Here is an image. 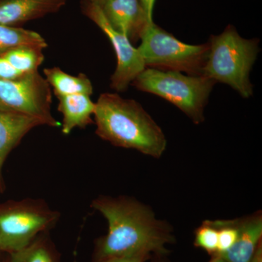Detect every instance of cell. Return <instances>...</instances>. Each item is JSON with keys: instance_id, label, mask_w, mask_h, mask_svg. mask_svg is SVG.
<instances>
[{"instance_id": "6da1fadb", "label": "cell", "mask_w": 262, "mask_h": 262, "mask_svg": "<svg viewBox=\"0 0 262 262\" xmlns=\"http://www.w3.org/2000/svg\"><path fill=\"white\" fill-rule=\"evenodd\" d=\"M91 207L108 223L107 234L96 241L93 262L136 254L166 256L167 246L175 241L171 227L135 199L101 195L95 198Z\"/></svg>"}, {"instance_id": "7a4b0ae2", "label": "cell", "mask_w": 262, "mask_h": 262, "mask_svg": "<svg viewBox=\"0 0 262 262\" xmlns=\"http://www.w3.org/2000/svg\"><path fill=\"white\" fill-rule=\"evenodd\" d=\"M94 117L96 134L114 146L155 158H160L166 149L163 130L135 100L104 93L96 103Z\"/></svg>"}, {"instance_id": "3957f363", "label": "cell", "mask_w": 262, "mask_h": 262, "mask_svg": "<svg viewBox=\"0 0 262 262\" xmlns=\"http://www.w3.org/2000/svg\"><path fill=\"white\" fill-rule=\"evenodd\" d=\"M258 44V39H245L228 26L222 34L211 36L202 76L228 84L243 98L251 97L253 86L250 72L257 58Z\"/></svg>"}, {"instance_id": "277c9868", "label": "cell", "mask_w": 262, "mask_h": 262, "mask_svg": "<svg viewBox=\"0 0 262 262\" xmlns=\"http://www.w3.org/2000/svg\"><path fill=\"white\" fill-rule=\"evenodd\" d=\"M215 84L205 76L152 68H146L131 83L139 91L156 95L175 105L196 124L204 120L205 107Z\"/></svg>"}, {"instance_id": "5b68a950", "label": "cell", "mask_w": 262, "mask_h": 262, "mask_svg": "<svg viewBox=\"0 0 262 262\" xmlns=\"http://www.w3.org/2000/svg\"><path fill=\"white\" fill-rule=\"evenodd\" d=\"M61 214L44 200L26 198L0 206V252H16L58 223Z\"/></svg>"}, {"instance_id": "8992f818", "label": "cell", "mask_w": 262, "mask_h": 262, "mask_svg": "<svg viewBox=\"0 0 262 262\" xmlns=\"http://www.w3.org/2000/svg\"><path fill=\"white\" fill-rule=\"evenodd\" d=\"M138 48L146 67L202 76L209 45L186 44L152 23L147 24Z\"/></svg>"}, {"instance_id": "52a82bcc", "label": "cell", "mask_w": 262, "mask_h": 262, "mask_svg": "<svg viewBox=\"0 0 262 262\" xmlns=\"http://www.w3.org/2000/svg\"><path fill=\"white\" fill-rule=\"evenodd\" d=\"M51 87L39 72L15 80H0V111L37 119L43 125L61 127L51 113Z\"/></svg>"}, {"instance_id": "ba28073f", "label": "cell", "mask_w": 262, "mask_h": 262, "mask_svg": "<svg viewBox=\"0 0 262 262\" xmlns=\"http://www.w3.org/2000/svg\"><path fill=\"white\" fill-rule=\"evenodd\" d=\"M84 13L98 26L113 45L117 56V67L111 77V89L123 92L146 68L138 48L134 47L126 36L110 25L101 7L86 1Z\"/></svg>"}, {"instance_id": "9c48e42d", "label": "cell", "mask_w": 262, "mask_h": 262, "mask_svg": "<svg viewBox=\"0 0 262 262\" xmlns=\"http://www.w3.org/2000/svg\"><path fill=\"white\" fill-rule=\"evenodd\" d=\"M100 7L110 25L126 36L131 43L140 40L150 23L140 0H106Z\"/></svg>"}, {"instance_id": "30bf717a", "label": "cell", "mask_w": 262, "mask_h": 262, "mask_svg": "<svg viewBox=\"0 0 262 262\" xmlns=\"http://www.w3.org/2000/svg\"><path fill=\"white\" fill-rule=\"evenodd\" d=\"M236 222L238 234L233 246L225 253L213 256H220L227 262H251L262 243L261 213L258 212Z\"/></svg>"}, {"instance_id": "8fae6325", "label": "cell", "mask_w": 262, "mask_h": 262, "mask_svg": "<svg viewBox=\"0 0 262 262\" xmlns=\"http://www.w3.org/2000/svg\"><path fill=\"white\" fill-rule=\"evenodd\" d=\"M67 0H0V25L26 23L55 13Z\"/></svg>"}, {"instance_id": "7c38bea8", "label": "cell", "mask_w": 262, "mask_h": 262, "mask_svg": "<svg viewBox=\"0 0 262 262\" xmlns=\"http://www.w3.org/2000/svg\"><path fill=\"white\" fill-rule=\"evenodd\" d=\"M40 125L37 119L0 111V192L5 188L3 168L8 155L29 131Z\"/></svg>"}, {"instance_id": "4fadbf2b", "label": "cell", "mask_w": 262, "mask_h": 262, "mask_svg": "<svg viewBox=\"0 0 262 262\" xmlns=\"http://www.w3.org/2000/svg\"><path fill=\"white\" fill-rule=\"evenodd\" d=\"M58 110L63 115L61 125L64 135H69L75 128H84L94 123L96 103L91 96L85 94L57 96Z\"/></svg>"}, {"instance_id": "5bb4252c", "label": "cell", "mask_w": 262, "mask_h": 262, "mask_svg": "<svg viewBox=\"0 0 262 262\" xmlns=\"http://www.w3.org/2000/svg\"><path fill=\"white\" fill-rule=\"evenodd\" d=\"M45 78L53 88L55 96H69V95L93 94V84L89 77L84 74L77 76L71 75L63 72L58 67L46 68L43 71Z\"/></svg>"}, {"instance_id": "9a60e30c", "label": "cell", "mask_w": 262, "mask_h": 262, "mask_svg": "<svg viewBox=\"0 0 262 262\" xmlns=\"http://www.w3.org/2000/svg\"><path fill=\"white\" fill-rule=\"evenodd\" d=\"M21 46H32L44 50L48 47V44L39 33L34 31L13 26L0 25V55Z\"/></svg>"}, {"instance_id": "2e32d148", "label": "cell", "mask_w": 262, "mask_h": 262, "mask_svg": "<svg viewBox=\"0 0 262 262\" xmlns=\"http://www.w3.org/2000/svg\"><path fill=\"white\" fill-rule=\"evenodd\" d=\"M47 234H41L27 247L10 253L9 262H58Z\"/></svg>"}, {"instance_id": "e0dca14e", "label": "cell", "mask_w": 262, "mask_h": 262, "mask_svg": "<svg viewBox=\"0 0 262 262\" xmlns=\"http://www.w3.org/2000/svg\"><path fill=\"white\" fill-rule=\"evenodd\" d=\"M42 48L21 46L3 53V56L22 75L37 72L44 61Z\"/></svg>"}, {"instance_id": "ac0fdd59", "label": "cell", "mask_w": 262, "mask_h": 262, "mask_svg": "<svg viewBox=\"0 0 262 262\" xmlns=\"http://www.w3.org/2000/svg\"><path fill=\"white\" fill-rule=\"evenodd\" d=\"M194 246L205 250L211 256L216 253L218 250V229L212 221H206L196 229Z\"/></svg>"}, {"instance_id": "d6986e66", "label": "cell", "mask_w": 262, "mask_h": 262, "mask_svg": "<svg viewBox=\"0 0 262 262\" xmlns=\"http://www.w3.org/2000/svg\"><path fill=\"white\" fill-rule=\"evenodd\" d=\"M218 229V250L214 255L225 253L233 246L238 234L237 222L234 220L212 221Z\"/></svg>"}, {"instance_id": "ffe728a7", "label": "cell", "mask_w": 262, "mask_h": 262, "mask_svg": "<svg viewBox=\"0 0 262 262\" xmlns=\"http://www.w3.org/2000/svg\"><path fill=\"white\" fill-rule=\"evenodd\" d=\"M23 75L15 70L3 55H0V80H15Z\"/></svg>"}, {"instance_id": "44dd1931", "label": "cell", "mask_w": 262, "mask_h": 262, "mask_svg": "<svg viewBox=\"0 0 262 262\" xmlns=\"http://www.w3.org/2000/svg\"><path fill=\"white\" fill-rule=\"evenodd\" d=\"M152 256L147 255L136 254L122 257L112 258L105 262H148Z\"/></svg>"}, {"instance_id": "7402d4cb", "label": "cell", "mask_w": 262, "mask_h": 262, "mask_svg": "<svg viewBox=\"0 0 262 262\" xmlns=\"http://www.w3.org/2000/svg\"><path fill=\"white\" fill-rule=\"evenodd\" d=\"M155 1L156 0H140L150 23L154 22L153 21V10H154Z\"/></svg>"}, {"instance_id": "603a6c76", "label": "cell", "mask_w": 262, "mask_h": 262, "mask_svg": "<svg viewBox=\"0 0 262 262\" xmlns=\"http://www.w3.org/2000/svg\"><path fill=\"white\" fill-rule=\"evenodd\" d=\"M251 262H262V243L258 246Z\"/></svg>"}, {"instance_id": "cb8c5ba5", "label": "cell", "mask_w": 262, "mask_h": 262, "mask_svg": "<svg viewBox=\"0 0 262 262\" xmlns=\"http://www.w3.org/2000/svg\"><path fill=\"white\" fill-rule=\"evenodd\" d=\"M211 261L209 262H227L225 261L223 258L220 257L218 256H212Z\"/></svg>"}, {"instance_id": "d4e9b609", "label": "cell", "mask_w": 262, "mask_h": 262, "mask_svg": "<svg viewBox=\"0 0 262 262\" xmlns=\"http://www.w3.org/2000/svg\"><path fill=\"white\" fill-rule=\"evenodd\" d=\"M165 256H155V259L152 262H166Z\"/></svg>"}, {"instance_id": "484cf974", "label": "cell", "mask_w": 262, "mask_h": 262, "mask_svg": "<svg viewBox=\"0 0 262 262\" xmlns=\"http://www.w3.org/2000/svg\"><path fill=\"white\" fill-rule=\"evenodd\" d=\"M87 1L91 2V3H95V4H97L98 5H101L103 4L104 2H106V0H87Z\"/></svg>"}]
</instances>
